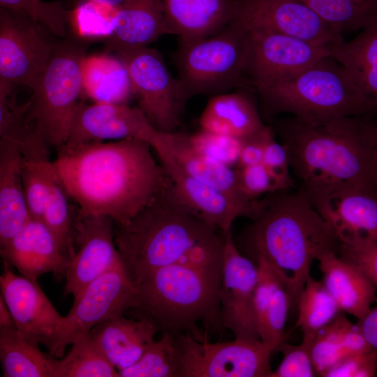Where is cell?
Segmentation results:
<instances>
[{"label":"cell","mask_w":377,"mask_h":377,"mask_svg":"<svg viewBox=\"0 0 377 377\" xmlns=\"http://www.w3.org/2000/svg\"><path fill=\"white\" fill-rule=\"evenodd\" d=\"M53 160L80 217L124 224L155 200L169 177L147 142L137 139L65 144Z\"/></svg>","instance_id":"1"},{"label":"cell","mask_w":377,"mask_h":377,"mask_svg":"<svg viewBox=\"0 0 377 377\" xmlns=\"http://www.w3.org/2000/svg\"><path fill=\"white\" fill-rule=\"evenodd\" d=\"M311 202L355 188L377 197V122L371 114L278 119L272 127Z\"/></svg>","instance_id":"2"},{"label":"cell","mask_w":377,"mask_h":377,"mask_svg":"<svg viewBox=\"0 0 377 377\" xmlns=\"http://www.w3.org/2000/svg\"><path fill=\"white\" fill-rule=\"evenodd\" d=\"M251 221L242 246L273 268L297 307L313 262L329 252L339 255V239L302 190L266 194Z\"/></svg>","instance_id":"3"},{"label":"cell","mask_w":377,"mask_h":377,"mask_svg":"<svg viewBox=\"0 0 377 377\" xmlns=\"http://www.w3.org/2000/svg\"><path fill=\"white\" fill-rule=\"evenodd\" d=\"M225 237L218 228L188 212L175 198L169 184L128 222L114 224L116 247L134 284L168 265L221 267Z\"/></svg>","instance_id":"4"},{"label":"cell","mask_w":377,"mask_h":377,"mask_svg":"<svg viewBox=\"0 0 377 377\" xmlns=\"http://www.w3.org/2000/svg\"><path fill=\"white\" fill-rule=\"evenodd\" d=\"M221 275L222 266L176 264L159 268L135 283L138 303L131 310L135 318L149 321L162 333L195 334L200 321L222 325Z\"/></svg>","instance_id":"5"},{"label":"cell","mask_w":377,"mask_h":377,"mask_svg":"<svg viewBox=\"0 0 377 377\" xmlns=\"http://www.w3.org/2000/svg\"><path fill=\"white\" fill-rule=\"evenodd\" d=\"M258 93L269 115L320 119L373 114L348 72L331 54Z\"/></svg>","instance_id":"6"},{"label":"cell","mask_w":377,"mask_h":377,"mask_svg":"<svg viewBox=\"0 0 377 377\" xmlns=\"http://www.w3.org/2000/svg\"><path fill=\"white\" fill-rule=\"evenodd\" d=\"M88 41L73 35L54 43L46 66L29 88L28 121L49 147L57 149L68 140L83 91Z\"/></svg>","instance_id":"7"},{"label":"cell","mask_w":377,"mask_h":377,"mask_svg":"<svg viewBox=\"0 0 377 377\" xmlns=\"http://www.w3.org/2000/svg\"><path fill=\"white\" fill-rule=\"evenodd\" d=\"M248 46V32L232 22L211 36L179 40L174 60L188 100L252 89L246 73Z\"/></svg>","instance_id":"8"},{"label":"cell","mask_w":377,"mask_h":377,"mask_svg":"<svg viewBox=\"0 0 377 377\" xmlns=\"http://www.w3.org/2000/svg\"><path fill=\"white\" fill-rule=\"evenodd\" d=\"M115 53L128 70L138 109L158 131H177L188 98L161 54L147 46Z\"/></svg>","instance_id":"9"},{"label":"cell","mask_w":377,"mask_h":377,"mask_svg":"<svg viewBox=\"0 0 377 377\" xmlns=\"http://www.w3.org/2000/svg\"><path fill=\"white\" fill-rule=\"evenodd\" d=\"M176 335L181 377H270L274 352L260 340L211 343L199 334Z\"/></svg>","instance_id":"10"},{"label":"cell","mask_w":377,"mask_h":377,"mask_svg":"<svg viewBox=\"0 0 377 377\" xmlns=\"http://www.w3.org/2000/svg\"><path fill=\"white\" fill-rule=\"evenodd\" d=\"M248 32L246 78L257 92L288 80L330 55V47L279 33Z\"/></svg>","instance_id":"11"},{"label":"cell","mask_w":377,"mask_h":377,"mask_svg":"<svg viewBox=\"0 0 377 377\" xmlns=\"http://www.w3.org/2000/svg\"><path fill=\"white\" fill-rule=\"evenodd\" d=\"M137 303V288L120 262L74 298L72 308L64 316V349L80 337L89 334L96 325L123 316Z\"/></svg>","instance_id":"12"},{"label":"cell","mask_w":377,"mask_h":377,"mask_svg":"<svg viewBox=\"0 0 377 377\" xmlns=\"http://www.w3.org/2000/svg\"><path fill=\"white\" fill-rule=\"evenodd\" d=\"M232 23L243 30H265L330 47L343 40L342 32L327 24L300 0H237Z\"/></svg>","instance_id":"13"},{"label":"cell","mask_w":377,"mask_h":377,"mask_svg":"<svg viewBox=\"0 0 377 377\" xmlns=\"http://www.w3.org/2000/svg\"><path fill=\"white\" fill-rule=\"evenodd\" d=\"M0 287L17 329L30 341L44 345L51 355L62 357L64 317L56 310L37 281L14 274L4 262Z\"/></svg>","instance_id":"14"},{"label":"cell","mask_w":377,"mask_h":377,"mask_svg":"<svg viewBox=\"0 0 377 377\" xmlns=\"http://www.w3.org/2000/svg\"><path fill=\"white\" fill-rule=\"evenodd\" d=\"M45 27L0 8V82L29 89L50 57L53 43Z\"/></svg>","instance_id":"15"},{"label":"cell","mask_w":377,"mask_h":377,"mask_svg":"<svg viewBox=\"0 0 377 377\" xmlns=\"http://www.w3.org/2000/svg\"><path fill=\"white\" fill-rule=\"evenodd\" d=\"M153 149L169 177L173 196L191 214L223 234L231 230L238 217L253 218L258 199L251 204L242 202L188 175L173 160L161 138Z\"/></svg>","instance_id":"16"},{"label":"cell","mask_w":377,"mask_h":377,"mask_svg":"<svg viewBox=\"0 0 377 377\" xmlns=\"http://www.w3.org/2000/svg\"><path fill=\"white\" fill-rule=\"evenodd\" d=\"M258 274L256 263L241 253L231 230L226 232L219 297L222 325L235 339L260 340L253 309Z\"/></svg>","instance_id":"17"},{"label":"cell","mask_w":377,"mask_h":377,"mask_svg":"<svg viewBox=\"0 0 377 377\" xmlns=\"http://www.w3.org/2000/svg\"><path fill=\"white\" fill-rule=\"evenodd\" d=\"M126 139L142 140L153 148L160 139V131L138 107L128 104L79 103L65 144Z\"/></svg>","instance_id":"18"},{"label":"cell","mask_w":377,"mask_h":377,"mask_svg":"<svg viewBox=\"0 0 377 377\" xmlns=\"http://www.w3.org/2000/svg\"><path fill=\"white\" fill-rule=\"evenodd\" d=\"M114 221L108 216L77 215L73 253L66 272L65 294L77 297L91 282L121 262L114 240Z\"/></svg>","instance_id":"19"},{"label":"cell","mask_w":377,"mask_h":377,"mask_svg":"<svg viewBox=\"0 0 377 377\" xmlns=\"http://www.w3.org/2000/svg\"><path fill=\"white\" fill-rule=\"evenodd\" d=\"M4 262L15 267L21 275L37 281L52 272L58 277L66 275L70 256L40 220L30 217L21 230L2 248Z\"/></svg>","instance_id":"20"},{"label":"cell","mask_w":377,"mask_h":377,"mask_svg":"<svg viewBox=\"0 0 377 377\" xmlns=\"http://www.w3.org/2000/svg\"><path fill=\"white\" fill-rule=\"evenodd\" d=\"M341 244L377 242V197L355 188L336 191L311 202Z\"/></svg>","instance_id":"21"},{"label":"cell","mask_w":377,"mask_h":377,"mask_svg":"<svg viewBox=\"0 0 377 377\" xmlns=\"http://www.w3.org/2000/svg\"><path fill=\"white\" fill-rule=\"evenodd\" d=\"M167 34L179 40L213 35L233 20L237 0H161Z\"/></svg>","instance_id":"22"},{"label":"cell","mask_w":377,"mask_h":377,"mask_svg":"<svg viewBox=\"0 0 377 377\" xmlns=\"http://www.w3.org/2000/svg\"><path fill=\"white\" fill-rule=\"evenodd\" d=\"M157 332V328L145 319H128L123 316L96 325L89 336L119 371L140 359Z\"/></svg>","instance_id":"23"},{"label":"cell","mask_w":377,"mask_h":377,"mask_svg":"<svg viewBox=\"0 0 377 377\" xmlns=\"http://www.w3.org/2000/svg\"><path fill=\"white\" fill-rule=\"evenodd\" d=\"M21 174V149L15 140L0 138V247L30 219Z\"/></svg>","instance_id":"24"},{"label":"cell","mask_w":377,"mask_h":377,"mask_svg":"<svg viewBox=\"0 0 377 377\" xmlns=\"http://www.w3.org/2000/svg\"><path fill=\"white\" fill-rule=\"evenodd\" d=\"M160 137L173 160L188 175L242 202L251 204L257 200H251L242 193L235 168L198 151L191 142L189 134L178 131L160 132Z\"/></svg>","instance_id":"25"},{"label":"cell","mask_w":377,"mask_h":377,"mask_svg":"<svg viewBox=\"0 0 377 377\" xmlns=\"http://www.w3.org/2000/svg\"><path fill=\"white\" fill-rule=\"evenodd\" d=\"M323 275L322 283L342 312L362 318L376 299L377 288L357 267L334 252L318 260Z\"/></svg>","instance_id":"26"},{"label":"cell","mask_w":377,"mask_h":377,"mask_svg":"<svg viewBox=\"0 0 377 377\" xmlns=\"http://www.w3.org/2000/svg\"><path fill=\"white\" fill-rule=\"evenodd\" d=\"M166 35L161 0H125L119 6L114 31L105 40L106 52L147 46Z\"/></svg>","instance_id":"27"},{"label":"cell","mask_w":377,"mask_h":377,"mask_svg":"<svg viewBox=\"0 0 377 377\" xmlns=\"http://www.w3.org/2000/svg\"><path fill=\"white\" fill-rule=\"evenodd\" d=\"M201 129L243 138L262 130L259 110L245 90L211 96L199 118Z\"/></svg>","instance_id":"28"},{"label":"cell","mask_w":377,"mask_h":377,"mask_svg":"<svg viewBox=\"0 0 377 377\" xmlns=\"http://www.w3.org/2000/svg\"><path fill=\"white\" fill-rule=\"evenodd\" d=\"M330 49L351 76L372 113H377V21L353 39Z\"/></svg>","instance_id":"29"},{"label":"cell","mask_w":377,"mask_h":377,"mask_svg":"<svg viewBox=\"0 0 377 377\" xmlns=\"http://www.w3.org/2000/svg\"><path fill=\"white\" fill-rule=\"evenodd\" d=\"M309 348L318 376L346 357L374 350L357 323H352L342 312L317 333Z\"/></svg>","instance_id":"30"},{"label":"cell","mask_w":377,"mask_h":377,"mask_svg":"<svg viewBox=\"0 0 377 377\" xmlns=\"http://www.w3.org/2000/svg\"><path fill=\"white\" fill-rule=\"evenodd\" d=\"M21 174L30 216L40 219L50 186L57 176L49 147L33 128L20 142Z\"/></svg>","instance_id":"31"},{"label":"cell","mask_w":377,"mask_h":377,"mask_svg":"<svg viewBox=\"0 0 377 377\" xmlns=\"http://www.w3.org/2000/svg\"><path fill=\"white\" fill-rule=\"evenodd\" d=\"M82 81L83 91L95 103L127 104L134 96L128 70L118 57H86Z\"/></svg>","instance_id":"32"},{"label":"cell","mask_w":377,"mask_h":377,"mask_svg":"<svg viewBox=\"0 0 377 377\" xmlns=\"http://www.w3.org/2000/svg\"><path fill=\"white\" fill-rule=\"evenodd\" d=\"M38 344L16 327H0V360L4 377H52L54 356L41 352Z\"/></svg>","instance_id":"33"},{"label":"cell","mask_w":377,"mask_h":377,"mask_svg":"<svg viewBox=\"0 0 377 377\" xmlns=\"http://www.w3.org/2000/svg\"><path fill=\"white\" fill-rule=\"evenodd\" d=\"M297 308L296 327L302 331V342L309 348L317 333L342 312L322 281L311 275L300 295Z\"/></svg>","instance_id":"34"},{"label":"cell","mask_w":377,"mask_h":377,"mask_svg":"<svg viewBox=\"0 0 377 377\" xmlns=\"http://www.w3.org/2000/svg\"><path fill=\"white\" fill-rule=\"evenodd\" d=\"M68 353L54 357L52 377H118L112 364L89 334L75 340Z\"/></svg>","instance_id":"35"},{"label":"cell","mask_w":377,"mask_h":377,"mask_svg":"<svg viewBox=\"0 0 377 377\" xmlns=\"http://www.w3.org/2000/svg\"><path fill=\"white\" fill-rule=\"evenodd\" d=\"M342 33L362 30L377 21V0H300Z\"/></svg>","instance_id":"36"},{"label":"cell","mask_w":377,"mask_h":377,"mask_svg":"<svg viewBox=\"0 0 377 377\" xmlns=\"http://www.w3.org/2000/svg\"><path fill=\"white\" fill-rule=\"evenodd\" d=\"M119 374L121 377H181L176 335L162 333L137 362Z\"/></svg>","instance_id":"37"},{"label":"cell","mask_w":377,"mask_h":377,"mask_svg":"<svg viewBox=\"0 0 377 377\" xmlns=\"http://www.w3.org/2000/svg\"><path fill=\"white\" fill-rule=\"evenodd\" d=\"M119 7L98 1H85L70 10L73 35L86 40L105 38L112 34Z\"/></svg>","instance_id":"38"},{"label":"cell","mask_w":377,"mask_h":377,"mask_svg":"<svg viewBox=\"0 0 377 377\" xmlns=\"http://www.w3.org/2000/svg\"><path fill=\"white\" fill-rule=\"evenodd\" d=\"M70 200L57 175L47 194L41 221L71 257L74 251L73 235L75 217L73 215Z\"/></svg>","instance_id":"39"},{"label":"cell","mask_w":377,"mask_h":377,"mask_svg":"<svg viewBox=\"0 0 377 377\" xmlns=\"http://www.w3.org/2000/svg\"><path fill=\"white\" fill-rule=\"evenodd\" d=\"M0 5L1 8L39 23L57 36H68L70 10L61 1L0 0Z\"/></svg>","instance_id":"40"},{"label":"cell","mask_w":377,"mask_h":377,"mask_svg":"<svg viewBox=\"0 0 377 377\" xmlns=\"http://www.w3.org/2000/svg\"><path fill=\"white\" fill-rule=\"evenodd\" d=\"M290 308V299L282 283L267 303L258 327L260 341L273 351L285 341L284 329Z\"/></svg>","instance_id":"41"},{"label":"cell","mask_w":377,"mask_h":377,"mask_svg":"<svg viewBox=\"0 0 377 377\" xmlns=\"http://www.w3.org/2000/svg\"><path fill=\"white\" fill-rule=\"evenodd\" d=\"M13 90L14 87L0 82V138L20 142L33 131L27 118L31 101L19 105L12 95Z\"/></svg>","instance_id":"42"},{"label":"cell","mask_w":377,"mask_h":377,"mask_svg":"<svg viewBox=\"0 0 377 377\" xmlns=\"http://www.w3.org/2000/svg\"><path fill=\"white\" fill-rule=\"evenodd\" d=\"M194 148L201 154L226 166L235 168L239 158L242 138L203 129L189 134Z\"/></svg>","instance_id":"43"},{"label":"cell","mask_w":377,"mask_h":377,"mask_svg":"<svg viewBox=\"0 0 377 377\" xmlns=\"http://www.w3.org/2000/svg\"><path fill=\"white\" fill-rule=\"evenodd\" d=\"M238 183L242 193L251 200L288 188L263 163L235 168Z\"/></svg>","instance_id":"44"},{"label":"cell","mask_w":377,"mask_h":377,"mask_svg":"<svg viewBox=\"0 0 377 377\" xmlns=\"http://www.w3.org/2000/svg\"><path fill=\"white\" fill-rule=\"evenodd\" d=\"M283 354L278 367L270 377H313L316 372L311 360L309 346L301 342L291 345L283 341L277 348Z\"/></svg>","instance_id":"45"},{"label":"cell","mask_w":377,"mask_h":377,"mask_svg":"<svg viewBox=\"0 0 377 377\" xmlns=\"http://www.w3.org/2000/svg\"><path fill=\"white\" fill-rule=\"evenodd\" d=\"M338 256L360 270L377 288V242L341 244Z\"/></svg>","instance_id":"46"},{"label":"cell","mask_w":377,"mask_h":377,"mask_svg":"<svg viewBox=\"0 0 377 377\" xmlns=\"http://www.w3.org/2000/svg\"><path fill=\"white\" fill-rule=\"evenodd\" d=\"M377 372V351L349 355L342 359L323 377H374Z\"/></svg>","instance_id":"47"},{"label":"cell","mask_w":377,"mask_h":377,"mask_svg":"<svg viewBox=\"0 0 377 377\" xmlns=\"http://www.w3.org/2000/svg\"><path fill=\"white\" fill-rule=\"evenodd\" d=\"M262 163L289 189L293 186L290 160L286 147L278 142L273 133L266 143Z\"/></svg>","instance_id":"48"},{"label":"cell","mask_w":377,"mask_h":377,"mask_svg":"<svg viewBox=\"0 0 377 377\" xmlns=\"http://www.w3.org/2000/svg\"><path fill=\"white\" fill-rule=\"evenodd\" d=\"M273 133L272 126L266 125L260 131L243 138L236 168L262 163L266 143Z\"/></svg>","instance_id":"49"},{"label":"cell","mask_w":377,"mask_h":377,"mask_svg":"<svg viewBox=\"0 0 377 377\" xmlns=\"http://www.w3.org/2000/svg\"><path fill=\"white\" fill-rule=\"evenodd\" d=\"M357 323L367 343L377 351V306L371 308Z\"/></svg>","instance_id":"50"},{"label":"cell","mask_w":377,"mask_h":377,"mask_svg":"<svg viewBox=\"0 0 377 377\" xmlns=\"http://www.w3.org/2000/svg\"><path fill=\"white\" fill-rule=\"evenodd\" d=\"M15 327V322L10 311L4 301L2 295L0 296V327Z\"/></svg>","instance_id":"51"},{"label":"cell","mask_w":377,"mask_h":377,"mask_svg":"<svg viewBox=\"0 0 377 377\" xmlns=\"http://www.w3.org/2000/svg\"><path fill=\"white\" fill-rule=\"evenodd\" d=\"M85 1H90V0H70L69 3L73 6V8L76 6L77 4ZM91 1H98L103 3H106L108 4H110L112 6H117L119 7L121 6L125 0H91Z\"/></svg>","instance_id":"52"}]
</instances>
